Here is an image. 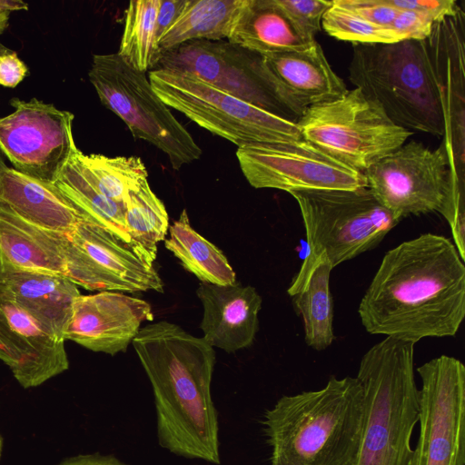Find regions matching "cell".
<instances>
[{"mask_svg": "<svg viewBox=\"0 0 465 465\" xmlns=\"http://www.w3.org/2000/svg\"><path fill=\"white\" fill-rule=\"evenodd\" d=\"M14 111L0 118V152L25 175L54 183L77 149L74 114L37 98H12Z\"/></svg>", "mask_w": 465, "mask_h": 465, "instance_id": "cell-14", "label": "cell"}, {"mask_svg": "<svg viewBox=\"0 0 465 465\" xmlns=\"http://www.w3.org/2000/svg\"><path fill=\"white\" fill-rule=\"evenodd\" d=\"M0 203L36 225L68 234L84 219L54 183L10 167L0 177Z\"/></svg>", "mask_w": 465, "mask_h": 465, "instance_id": "cell-23", "label": "cell"}, {"mask_svg": "<svg viewBox=\"0 0 465 465\" xmlns=\"http://www.w3.org/2000/svg\"><path fill=\"white\" fill-rule=\"evenodd\" d=\"M196 294L203 307L200 327L213 348L234 352L251 346L259 329L262 297L254 287L200 282Z\"/></svg>", "mask_w": 465, "mask_h": 465, "instance_id": "cell-19", "label": "cell"}, {"mask_svg": "<svg viewBox=\"0 0 465 465\" xmlns=\"http://www.w3.org/2000/svg\"><path fill=\"white\" fill-rule=\"evenodd\" d=\"M273 1L300 29L312 37L321 30L322 16L333 5V0Z\"/></svg>", "mask_w": 465, "mask_h": 465, "instance_id": "cell-33", "label": "cell"}, {"mask_svg": "<svg viewBox=\"0 0 465 465\" xmlns=\"http://www.w3.org/2000/svg\"><path fill=\"white\" fill-rule=\"evenodd\" d=\"M414 345L385 337L361 357L356 378L364 394L365 416L354 465H415L411 438L418 423L419 388Z\"/></svg>", "mask_w": 465, "mask_h": 465, "instance_id": "cell-4", "label": "cell"}, {"mask_svg": "<svg viewBox=\"0 0 465 465\" xmlns=\"http://www.w3.org/2000/svg\"><path fill=\"white\" fill-rule=\"evenodd\" d=\"M363 174L377 201L401 222L439 212L452 181L444 144L433 150L416 141L405 143Z\"/></svg>", "mask_w": 465, "mask_h": 465, "instance_id": "cell-12", "label": "cell"}, {"mask_svg": "<svg viewBox=\"0 0 465 465\" xmlns=\"http://www.w3.org/2000/svg\"><path fill=\"white\" fill-rule=\"evenodd\" d=\"M248 3L249 0H183L175 19L156 45V65L164 52L186 42L228 40Z\"/></svg>", "mask_w": 465, "mask_h": 465, "instance_id": "cell-26", "label": "cell"}, {"mask_svg": "<svg viewBox=\"0 0 465 465\" xmlns=\"http://www.w3.org/2000/svg\"><path fill=\"white\" fill-rule=\"evenodd\" d=\"M169 239L164 241L166 249L201 282L230 285L236 282V273L226 256L216 245L193 229L186 209L169 227Z\"/></svg>", "mask_w": 465, "mask_h": 465, "instance_id": "cell-28", "label": "cell"}, {"mask_svg": "<svg viewBox=\"0 0 465 465\" xmlns=\"http://www.w3.org/2000/svg\"><path fill=\"white\" fill-rule=\"evenodd\" d=\"M349 78L396 124L444 135L439 84L427 39L354 44Z\"/></svg>", "mask_w": 465, "mask_h": 465, "instance_id": "cell-5", "label": "cell"}, {"mask_svg": "<svg viewBox=\"0 0 465 465\" xmlns=\"http://www.w3.org/2000/svg\"><path fill=\"white\" fill-rule=\"evenodd\" d=\"M67 235L36 225L0 203V277L23 272L64 276Z\"/></svg>", "mask_w": 465, "mask_h": 465, "instance_id": "cell-20", "label": "cell"}, {"mask_svg": "<svg viewBox=\"0 0 465 465\" xmlns=\"http://www.w3.org/2000/svg\"><path fill=\"white\" fill-rule=\"evenodd\" d=\"M334 2L362 17L383 27H390L398 10L382 0H334Z\"/></svg>", "mask_w": 465, "mask_h": 465, "instance_id": "cell-35", "label": "cell"}, {"mask_svg": "<svg viewBox=\"0 0 465 465\" xmlns=\"http://www.w3.org/2000/svg\"><path fill=\"white\" fill-rule=\"evenodd\" d=\"M29 5L27 3L21 0H0V13L28 10Z\"/></svg>", "mask_w": 465, "mask_h": 465, "instance_id": "cell-40", "label": "cell"}, {"mask_svg": "<svg viewBox=\"0 0 465 465\" xmlns=\"http://www.w3.org/2000/svg\"><path fill=\"white\" fill-rule=\"evenodd\" d=\"M419 437L415 465H465V367L440 355L416 369Z\"/></svg>", "mask_w": 465, "mask_h": 465, "instance_id": "cell-11", "label": "cell"}, {"mask_svg": "<svg viewBox=\"0 0 465 465\" xmlns=\"http://www.w3.org/2000/svg\"><path fill=\"white\" fill-rule=\"evenodd\" d=\"M262 56L270 71L303 113L309 106L335 100L348 90L317 42L305 50Z\"/></svg>", "mask_w": 465, "mask_h": 465, "instance_id": "cell-21", "label": "cell"}, {"mask_svg": "<svg viewBox=\"0 0 465 465\" xmlns=\"http://www.w3.org/2000/svg\"><path fill=\"white\" fill-rule=\"evenodd\" d=\"M155 68L192 74L228 94L293 123L304 114L270 71L262 54L227 40L186 42L164 52Z\"/></svg>", "mask_w": 465, "mask_h": 465, "instance_id": "cell-10", "label": "cell"}, {"mask_svg": "<svg viewBox=\"0 0 465 465\" xmlns=\"http://www.w3.org/2000/svg\"><path fill=\"white\" fill-rule=\"evenodd\" d=\"M296 124L304 140L361 173L413 134L356 87L335 100L309 106Z\"/></svg>", "mask_w": 465, "mask_h": 465, "instance_id": "cell-7", "label": "cell"}, {"mask_svg": "<svg viewBox=\"0 0 465 465\" xmlns=\"http://www.w3.org/2000/svg\"><path fill=\"white\" fill-rule=\"evenodd\" d=\"M435 20L428 14L413 10H398L391 25L400 41H423L430 37Z\"/></svg>", "mask_w": 465, "mask_h": 465, "instance_id": "cell-34", "label": "cell"}, {"mask_svg": "<svg viewBox=\"0 0 465 465\" xmlns=\"http://www.w3.org/2000/svg\"><path fill=\"white\" fill-rule=\"evenodd\" d=\"M123 203L132 250L147 265L153 266L158 243L164 240L169 229L165 206L148 181L129 192Z\"/></svg>", "mask_w": 465, "mask_h": 465, "instance_id": "cell-29", "label": "cell"}, {"mask_svg": "<svg viewBox=\"0 0 465 465\" xmlns=\"http://www.w3.org/2000/svg\"><path fill=\"white\" fill-rule=\"evenodd\" d=\"M6 168H7V166H6L5 161L2 157L1 152H0V177Z\"/></svg>", "mask_w": 465, "mask_h": 465, "instance_id": "cell-42", "label": "cell"}, {"mask_svg": "<svg viewBox=\"0 0 465 465\" xmlns=\"http://www.w3.org/2000/svg\"><path fill=\"white\" fill-rule=\"evenodd\" d=\"M227 41L262 55L305 50L316 43L273 0H249Z\"/></svg>", "mask_w": 465, "mask_h": 465, "instance_id": "cell-25", "label": "cell"}, {"mask_svg": "<svg viewBox=\"0 0 465 465\" xmlns=\"http://www.w3.org/2000/svg\"><path fill=\"white\" fill-rule=\"evenodd\" d=\"M322 26L331 36L360 45L392 44L400 42L391 27L374 25L352 11L336 4L325 12Z\"/></svg>", "mask_w": 465, "mask_h": 465, "instance_id": "cell-32", "label": "cell"}, {"mask_svg": "<svg viewBox=\"0 0 465 465\" xmlns=\"http://www.w3.org/2000/svg\"><path fill=\"white\" fill-rule=\"evenodd\" d=\"M132 343L153 388L160 446L219 465L218 413L211 394L213 348L166 321L142 327Z\"/></svg>", "mask_w": 465, "mask_h": 465, "instance_id": "cell-2", "label": "cell"}, {"mask_svg": "<svg viewBox=\"0 0 465 465\" xmlns=\"http://www.w3.org/2000/svg\"><path fill=\"white\" fill-rule=\"evenodd\" d=\"M464 14L436 23L427 39L439 84L445 124L443 143L453 165H463Z\"/></svg>", "mask_w": 465, "mask_h": 465, "instance_id": "cell-18", "label": "cell"}, {"mask_svg": "<svg viewBox=\"0 0 465 465\" xmlns=\"http://www.w3.org/2000/svg\"><path fill=\"white\" fill-rule=\"evenodd\" d=\"M0 360L24 389L40 386L69 368L64 340L1 294Z\"/></svg>", "mask_w": 465, "mask_h": 465, "instance_id": "cell-17", "label": "cell"}, {"mask_svg": "<svg viewBox=\"0 0 465 465\" xmlns=\"http://www.w3.org/2000/svg\"><path fill=\"white\" fill-rule=\"evenodd\" d=\"M290 194L301 211L308 244L306 256L323 254L333 268L376 248L401 222L368 187Z\"/></svg>", "mask_w": 465, "mask_h": 465, "instance_id": "cell-9", "label": "cell"}, {"mask_svg": "<svg viewBox=\"0 0 465 465\" xmlns=\"http://www.w3.org/2000/svg\"><path fill=\"white\" fill-rule=\"evenodd\" d=\"M64 276L88 291L163 292L153 268L105 229L83 219L67 235Z\"/></svg>", "mask_w": 465, "mask_h": 465, "instance_id": "cell-15", "label": "cell"}, {"mask_svg": "<svg viewBox=\"0 0 465 465\" xmlns=\"http://www.w3.org/2000/svg\"><path fill=\"white\" fill-rule=\"evenodd\" d=\"M183 0H168L161 2L155 28L156 45L176 17Z\"/></svg>", "mask_w": 465, "mask_h": 465, "instance_id": "cell-38", "label": "cell"}, {"mask_svg": "<svg viewBox=\"0 0 465 465\" xmlns=\"http://www.w3.org/2000/svg\"><path fill=\"white\" fill-rule=\"evenodd\" d=\"M358 313L371 334L414 344L455 336L465 317V265L454 243L427 232L389 250Z\"/></svg>", "mask_w": 465, "mask_h": 465, "instance_id": "cell-1", "label": "cell"}, {"mask_svg": "<svg viewBox=\"0 0 465 465\" xmlns=\"http://www.w3.org/2000/svg\"><path fill=\"white\" fill-rule=\"evenodd\" d=\"M77 156L100 192L115 202L123 203L129 192L148 181L147 169L139 157L84 154L80 150Z\"/></svg>", "mask_w": 465, "mask_h": 465, "instance_id": "cell-31", "label": "cell"}, {"mask_svg": "<svg viewBox=\"0 0 465 465\" xmlns=\"http://www.w3.org/2000/svg\"><path fill=\"white\" fill-rule=\"evenodd\" d=\"M56 465H128L113 455L84 454L63 460Z\"/></svg>", "mask_w": 465, "mask_h": 465, "instance_id": "cell-39", "label": "cell"}, {"mask_svg": "<svg viewBox=\"0 0 465 465\" xmlns=\"http://www.w3.org/2000/svg\"><path fill=\"white\" fill-rule=\"evenodd\" d=\"M148 78L169 108L237 147L303 139L296 123L228 94L192 74L155 68L149 71Z\"/></svg>", "mask_w": 465, "mask_h": 465, "instance_id": "cell-6", "label": "cell"}, {"mask_svg": "<svg viewBox=\"0 0 465 465\" xmlns=\"http://www.w3.org/2000/svg\"><path fill=\"white\" fill-rule=\"evenodd\" d=\"M240 168L254 188L292 193L367 187L363 173L333 159L308 141L252 143L237 148Z\"/></svg>", "mask_w": 465, "mask_h": 465, "instance_id": "cell-13", "label": "cell"}, {"mask_svg": "<svg viewBox=\"0 0 465 465\" xmlns=\"http://www.w3.org/2000/svg\"><path fill=\"white\" fill-rule=\"evenodd\" d=\"M28 74V67L17 53L0 42V85L16 87Z\"/></svg>", "mask_w": 465, "mask_h": 465, "instance_id": "cell-37", "label": "cell"}, {"mask_svg": "<svg viewBox=\"0 0 465 465\" xmlns=\"http://www.w3.org/2000/svg\"><path fill=\"white\" fill-rule=\"evenodd\" d=\"M332 269L323 254L306 256L287 290L302 320L306 344L319 351L330 347L335 338L330 290Z\"/></svg>", "mask_w": 465, "mask_h": 465, "instance_id": "cell-24", "label": "cell"}, {"mask_svg": "<svg viewBox=\"0 0 465 465\" xmlns=\"http://www.w3.org/2000/svg\"><path fill=\"white\" fill-rule=\"evenodd\" d=\"M78 150L74 152L61 171L55 185L78 208L86 221L105 229L132 249L125 229L124 203L100 192L79 161Z\"/></svg>", "mask_w": 465, "mask_h": 465, "instance_id": "cell-27", "label": "cell"}, {"mask_svg": "<svg viewBox=\"0 0 465 465\" xmlns=\"http://www.w3.org/2000/svg\"><path fill=\"white\" fill-rule=\"evenodd\" d=\"M0 294L20 306L46 331L64 339L74 300L81 293L65 276L23 272L0 277Z\"/></svg>", "mask_w": 465, "mask_h": 465, "instance_id": "cell-22", "label": "cell"}, {"mask_svg": "<svg viewBox=\"0 0 465 465\" xmlns=\"http://www.w3.org/2000/svg\"><path fill=\"white\" fill-rule=\"evenodd\" d=\"M153 319L151 305L120 292L80 294L74 302L64 339L96 352H124L144 322Z\"/></svg>", "mask_w": 465, "mask_h": 465, "instance_id": "cell-16", "label": "cell"}, {"mask_svg": "<svg viewBox=\"0 0 465 465\" xmlns=\"http://www.w3.org/2000/svg\"><path fill=\"white\" fill-rule=\"evenodd\" d=\"M162 0L131 1L118 54L133 68L146 73L156 66V19Z\"/></svg>", "mask_w": 465, "mask_h": 465, "instance_id": "cell-30", "label": "cell"}, {"mask_svg": "<svg viewBox=\"0 0 465 465\" xmlns=\"http://www.w3.org/2000/svg\"><path fill=\"white\" fill-rule=\"evenodd\" d=\"M2 450H3V438L0 435V459H1V455H2Z\"/></svg>", "mask_w": 465, "mask_h": 465, "instance_id": "cell-43", "label": "cell"}, {"mask_svg": "<svg viewBox=\"0 0 465 465\" xmlns=\"http://www.w3.org/2000/svg\"><path fill=\"white\" fill-rule=\"evenodd\" d=\"M364 416L356 377L331 376L319 390L282 396L262 421L270 465H354Z\"/></svg>", "mask_w": 465, "mask_h": 465, "instance_id": "cell-3", "label": "cell"}, {"mask_svg": "<svg viewBox=\"0 0 465 465\" xmlns=\"http://www.w3.org/2000/svg\"><path fill=\"white\" fill-rule=\"evenodd\" d=\"M397 10H413L430 15L436 23L454 16L460 10L455 0H382Z\"/></svg>", "mask_w": 465, "mask_h": 465, "instance_id": "cell-36", "label": "cell"}, {"mask_svg": "<svg viewBox=\"0 0 465 465\" xmlns=\"http://www.w3.org/2000/svg\"><path fill=\"white\" fill-rule=\"evenodd\" d=\"M10 13L4 12L0 13V35H2L9 25Z\"/></svg>", "mask_w": 465, "mask_h": 465, "instance_id": "cell-41", "label": "cell"}, {"mask_svg": "<svg viewBox=\"0 0 465 465\" xmlns=\"http://www.w3.org/2000/svg\"><path fill=\"white\" fill-rule=\"evenodd\" d=\"M88 77L101 103L134 137L164 153L173 169L200 158L202 149L155 94L144 72L130 66L117 53L94 54Z\"/></svg>", "mask_w": 465, "mask_h": 465, "instance_id": "cell-8", "label": "cell"}]
</instances>
